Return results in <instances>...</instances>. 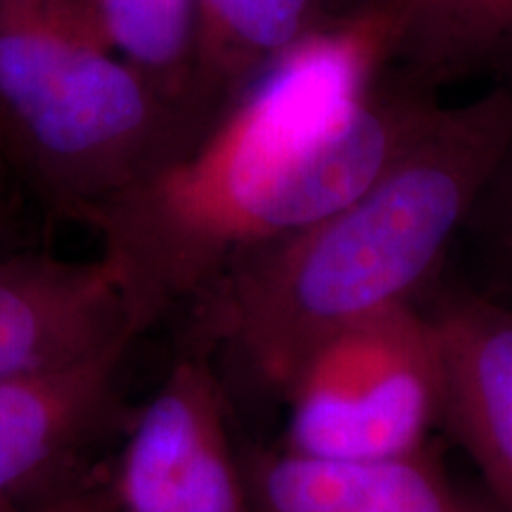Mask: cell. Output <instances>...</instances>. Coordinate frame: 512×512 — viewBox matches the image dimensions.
<instances>
[{
    "label": "cell",
    "instance_id": "6da1fadb",
    "mask_svg": "<svg viewBox=\"0 0 512 512\" xmlns=\"http://www.w3.org/2000/svg\"><path fill=\"white\" fill-rule=\"evenodd\" d=\"M446 114L389 67L373 5L332 19L249 83L188 155L95 219L140 335L249 254L361 197Z\"/></svg>",
    "mask_w": 512,
    "mask_h": 512
},
{
    "label": "cell",
    "instance_id": "7a4b0ae2",
    "mask_svg": "<svg viewBox=\"0 0 512 512\" xmlns=\"http://www.w3.org/2000/svg\"><path fill=\"white\" fill-rule=\"evenodd\" d=\"M512 143V79L448 107L380 181L328 219L249 254L190 304L192 344L285 394L337 332L418 302Z\"/></svg>",
    "mask_w": 512,
    "mask_h": 512
},
{
    "label": "cell",
    "instance_id": "3957f363",
    "mask_svg": "<svg viewBox=\"0 0 512 512\" xmlns=\"http://www.w3.org/2000/svg\"><path fill=\"white\" fill-rule=\"evenodd\" d=\"M200 140L110 46L93 0H0V166L50 214L95 223Z\"/></svg>",
    "mask_w": 512,
    "mask_h": 512
},
{
    "label": "cell",
    "instance_id": "277c9868",
    "mask_svg": "<svg viewBox=\"0 0 512 512\" xmlns=\"http://www.w3.org/2000/svg\"><path fill=\"white\" fill-rule=\"evenodd\" d=\"M285 451L332 460L425 453L441 420V366L422 306H396L325 339L292 375Z\"/></svg>",
    "mask_w": 512,
    "mask_h": 512
},
{
    "label": "cell",
    "instance_id": "5b68a950",
    "mask_svg": "<svg viewBox=\"0 0 512 512\" xmlns=\"http://www.w3.org/2000/svg\"><path fill=\"white\" fill-rule=\"evenodd\" d=\"M100 484L107 512H256L209 351L192 344L176 358Z\"/></svg>",
    "mask_w": 512,
    "mask_h": 512
},
{
    "label": "cell",
    "instance_id": "8992f818",
    "mask_svg": "<svg viewBox=\"0 0 512 512\" xmlns=\"http://www.w3.org/2000/svg\"><path fill=\"white\" fill-rule=\"evenodd\" d=\"M138 337L121 275L102 254L0 259V382L74 366Z\"/></svg>",
    "mask_w": 512,
    "mask_h": 512
},
{
    "label": "cell",
    "instance_id": "52a82bcc",
    "mask_svg": "<svg viewBox=\"0 0 512 512\" xmlns=\"http://www.w3.org/2000/svg\"><path fill=\"white\" fill-rule=\"evenodd\" d=\"M136 342L124 339L74 366L0 382V512L72 482L74 465L110 425Z\"/></svg>",
    "mask_w": 512,
    "mask_h": 512
},
{
    "label": "cell",
    "instance_id": "ba28073f",
    "mask_svg": "<svg viewBox=\"0 0 512 512\" xmlns=\"http://www.w3.org/2000/svg\"><path fill=\"white\" fill-rule=\"evenodd\" d=\"M425 311L439 349L441 418L501 512H512V306L475 290Z\"/></svg>",
    "mask_w": 512,
    "mask_h": 512
},
{
    "label": "cell",
    "instance_id": "9c48e42d",
    "mask_svg": "<svg viewBox=\"0 0 512 512\" xmlns=\"http://www.w3.org/2000/svg\"><path fill=\"white\" fill-rule=\"evenodd\" d=\"M245 463L256 512H467L425 453L332 460L283 448Z\"/></svg>",
    "mask_w": 512,
    "mask_h": 512
},
{
    "label": "cell",
    "instance_id": "30bf717a",
    "mask_svg": "<svg viewBox=\"0 0 512 512\" xmlns=\"http://www.w3.org/2000/svg\"><path fill=\"white\" fill-rule=\"evenodd\" d=\"M332 19L325 0H195L197 95L209 124Z\"/></svg>",
    "mask_w": 512,
    "mask_h": 512
},
{
    "label": "cell",
    "instance_id": "8fae6325",
    "mask_svg": "<svg viewBox=\"0 0 512 512\" xmlns=\"http://www.w3.org/2000/svg\"><path fill=\"white\" fill-rule=\"evenodd\" d=\"M110 46L204 133L195 72V0H93Z\"/></svg>",
    "mask_w": 512,
    "mask_h": 512
},
{
    "label": "cell",
    "instance_id": "7c38bea8",
    "mask_svg": "<svg viewBox=\"0 0 512 512\" xmlns=\"http://www.w3.org/2000/svg\"><path fill=\"white\" fill-rule=\"evenodd\" d=\"M482 271L484 297L512 306V143L486 181L465 228Z\"/></svg>",
    "mask_w": 512,
    "mask_h": 512
},
{
    "label": "cell",
    "instance_id": "4fadbf2b",
    "mask_svg": "<svg viewBox=\"0 0 512 512\" xmlns=\"http://www.w3.org/2000/svg\"><path fill=\"white\" fill-rule=\"evenodd\" d=\"M3 512H107L100 479L74 477L72 482L57 486L34 501L15 505Z\"/></svg>",
    "mask_w": 512,
    "mask_h": 512
},
{
    "label": "cell",
    "instance_id": "5bb4252c",
    "mask_svg": "<svg viewBox=\"0 0 512 512\" xmlns=\"http://www.w3.org/2000/svg\"><path fill=\"white\" fill-rule=\"evenodd\" d=\"M10 192H17V188L15 183L10 181V176L5 174L3 166H0V228H3V216H5V207H8Z\"/></svg>",
    "mask_w": 512,
    "mask_h": 512
},
{
    "label": "cell",
    "instance_id": "9a60e30c",
    "mask_svg": "<svg viewBox=\"0 0 512 512\" xmlns=\"http://www.w3.org/2000/svg\"><path fill=\"white\" fill-rule=\"evenodd\" d=\"M363 3H366V0H325V5H328V10H330L335 17L344 15V12L356 10L358 5H363Z\"/></svg>",
    "mask_w": 512,
    "mask_h": 512
}]
</instances>
